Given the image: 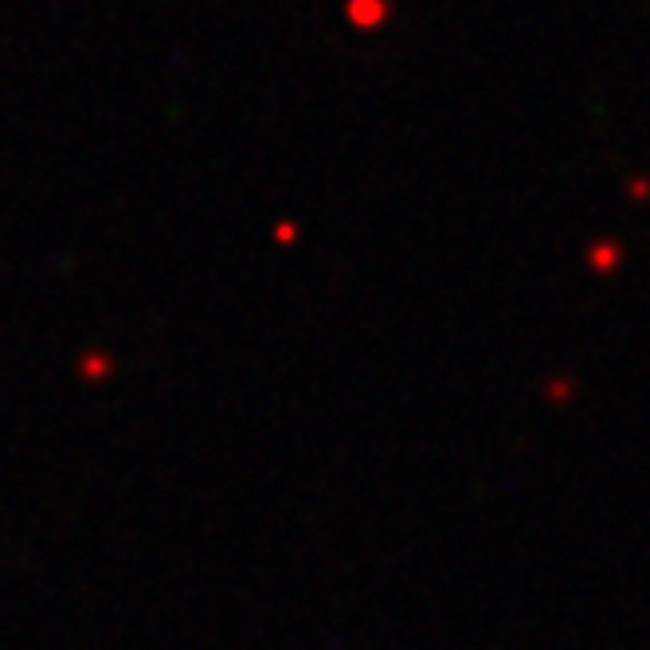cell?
<instances>
[{
  "instance_id": "6da1fadb",
  "label": "cell",
  "mask_w": 650,
  "mask_h": 650,
  "mask_svg": "<svg viewBox=\"0 0 650 650\" xmlns=\"http://www.w3.org/2000/svg\"><path fill=\"white\" fill-rule=\"evenodd\" d=\"M380 0H353V17H357V24H373V20L380 17L385 9H377Z\"/></svg>"
}]
</instances>
